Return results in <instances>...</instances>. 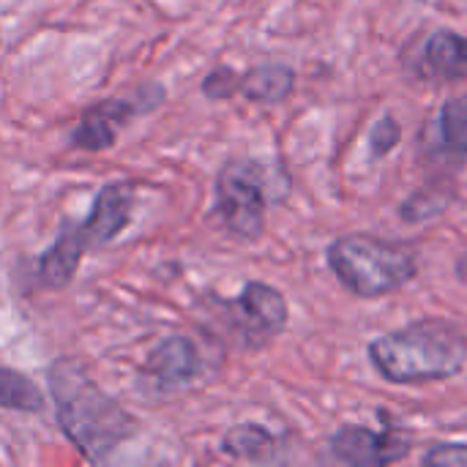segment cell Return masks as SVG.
I'll list each match as a JSON object with an SVG mask.
<instances>
[{
  "label": "cell",
  "mask_w": 467,
  "mask_h": 467,
  "mask_svg": "<svg viewBox=\"0 0 467 467\" xmlns=\"http://www.w3.org/2000/svg\"><path fill=\"white\" fill-rule=\"evenodd\" d=\"M49 400L60 432L93 465L107 462L134 435V419L115 402L77 358H57L47 372Z\"/></svg>",
  "instance_id": "cell-1"
},
{
  "label": "cell",
  "mask_w": 467,
  "mask_h": 467,
  "mask_svg": "<svg viewBox=\"0 0 467 467\" xmlns=\"http://www.w3.org/2000/svg\"><path fill=\"white\" fill-rule=\"evenodd\" d=\"M369 358L389 383H435L465 369L467 339L449 320H416L378 337Z\"/></svg>",
  "instance_id": "cell-2"
},
{
  "label": "cell",
  "mask_w": 467,
  "mask_h": 467,
  "mask_svg": "<svg viewBox=\"0 0 467 467\" xmlns=\"http://www.w3.org/2000/svg\"><path fill=\"white\" fill-rule=\"evenodd\" d=\"M328 265L337 279L361 298H380L402 290L416 276V254L408 246L353 233L328 246Z\"/></svg>",
  "instance_id": "cell-3"
},
{
  "label": "cell",
  "mask_w": 467,
  "mask_h": 467,
  "mask_svg": "<svg viewBox=\"0 0 467 467\" xmlns=\"http://www.w3.org/2000/svg\"><path fill=\"white\" fill-rule=\"evenodd\" d=\"M271 175L257 161H227L216 178L213 213L219 227L235 241H257L265 230Z\"/></svg>",
  "instance_id": "cell-4"
},
{
  "label": "cell",
  "mask_w": 467,
  "mask_h": 467,
  "mask_svg": "<svg viewBox=\"0 0 467 467\" xmlns=\"http://www.w3.org/2000/svg\"><path fill=\"white\" fill-rule=\"evenodd\" d=\"M164 99H167V90L161 82H142L131 93L101 99L79 115L77 126L68 134V145L77 150H88V153L107 150L118 142V134L134 118L159 109Z\"/></svg>",
  "instance_id": "cell-5"
},
{
  "label": "cell",
  "mask_w": 467,
  "mask_h": 467,
  "mask_svg": "<svg viewBox=\"0 0 467 467\" xmlns=\"http://www.w3.org/2000/svg\"><path fill=\"white\" fill-rule=\"evenodd\" d=\"M219 309L224 312L227 323L252 345L274 339L287 328V301L265 282H249L238 298L219 301Z\"/></svg>",
  "instance_id": "cell-6"
},
{
  "label": "cell",
  "mask_w": 467,
  "mask_h": 467,
  "mask_svg": "<svg viewBox=\"0 0 467 467\" xmlns=\"http://www.w3.org/2000/svg\"><path fill=\"white\" fill-rule=\"evenodd\" d=\"M202 372V358L189 337H167L153 348L142 367V383L150 394H175L194 383Z\"/></svg>",
  "instance_id": "cell-7"
},
{
  "label": "cell",
  "mask_w": 467,
  "mask_h": 467,
  "mask_svg": "<svg viewBox=\"0 0 467 467\" xmlns=\"http://www.w3.org/2000/svg\"><path fill=\"white\" fill-rule=\"evenodd\" d=\"M131 211H134V186L129 181L101 186V192L93 197L88 216L79 224H74L88 252L112 244L129 227Z\"/></svg>",
  "instance_id": "cell-8"
},
{
  "label": "cell",
  "mask_w": 467,
  "mask_h": 467,
  "mask_svg": "<svg viewBox=\"0 0 467 467\" xmlns=\"http://www.w3.org/2000/svg\"><path fill=\"white\" fill-rule=\"evenodd\" d=\"M410 451L408 441L394 432H372L364 427H342L331 438V454L345 465H391Z\"/></svg>",
  "instance_id": "cell-9"
},
{
  "label": "cell",
  "mask_w": 467,
  "mask_h": 467,
  "mask_svg": "<svg viewBox=\"0 0 467 467\" xmlns=\"http://www.w3.org/2000/svg\"><path fill=\"white\" fill-rule=\"evenodd\" d=\"M88 246L82 244L77 227L68 222L60 235L52 241V246L38 257V265H36V276H38V285L47 287V290H63L71 285L82 257H85Z\"/></svg>",
  "instance_id": "cell-10"
},
{
  "label": "cell",
  "mask_w": 467,
  "mask_h": 467,
  "mask_svg": "<svg viewBox=\"0 0 467 467\" xmlns=\"http://www.w3.org/2000/svg\"><path fill=\"white\" fill-rule=\"evenodd\" d=\"M421 74L438 82L462 79L467 74V36L454 30L432 33L421 52Z\"/></svg>",
  "instance_id": "cell-11"
},
{
  "label": "cell",
  "mask_w": 467,
  "mask_h": 467,
  "mask_svg": "<svg viewBox=\"0 0 467 467\" xmlns=\"http://www.w3.org/2000/svg\"><path fill=\"white\" fill-rule=\"evenodd\" d=\"M296 85V71L285 63H263L249 68L246 74H241L238 82V93H244L252 101H263V104H274L290 96Z\"/></svg>",
  "instance_id": "cell-12"
},
{
  "label": "cell",
  "mask_w": 467,
  "mask_h": 467,
  "mask_svg": "<svg viewBox=\"0 0 467 467\" xmlns=\"http://www.w3.org/2000/svg\"><path fill=\"white\" fill-rule=\"evenodd\" d=\"M0 410H16V413H41L44 410V394L27 375L0 367Z\"/></svg>",
  "instance_id": "cell-13"
},
{
  "label": "cell",
  "mask_w": 467,
  "mask_h": 467,
  "mask_svg": "<svg viewBox=\"0 0 467 467\" xmlns=\"http://www.w3.org/2000/svg\"><path fill=\"white\" fill-rule=\"evenodd\" d=\"M274 449H276L274 435L257 424H238L222 441V451L233 460H263Z\"/></svg>",
  "instance_id": "cell-14"
},
{
  "label": "cell",
  "mask_w": 467,
  "mask_h": 467,
  "mask_svg": "<svg viewBox=\"0 0 467 467\" xmlns=\"http://www.w3.org/2000/svg\"><path fill=\"white\" fill-rule=\"evenodd\" d=\"M441 142L454 159L467 156V96H454L441 107L438 115Z\"/></svg>",
  "instance_id": "cell-15"
},
{
  "label": "cell",
  "mask_w": 467,
  "mask_h": 467,
  "mask_svg": "<svg viewBox=\"0 0 467 467\" xmlns=\"http://www.w3.org/2000/svg\"><path fill=\"white\" fill-rule=\"evenodd\" d=\"M400 137H402V129H400V123H397L391 115L380 118V120L372 126V131H369V153H372V159L389 156V153L397 148Z\"/></svg>",
  "instance_id": "cell-16"
},
{
  "label": "cell",
  "mask_w": 467,
  "mask_h": 467,
  "mask_svg": "<svg viewBox=\"0 0 467 467\" xmlns=\"http://www.w3.org/2000/svg\"><path fill=\"white\" fill-rule=\"evenodd\" d=\"M238 82H241V74L222 66V68H213L205 79H202V93L208 99H230L233 93H238Z\"/></svg>",
  "instance_id": "cell-17"
},
{
  "label": "cell",
  "mask_w": 467,
  "mask_h": 467,
  "mask_svg": "<svg viewBox=\"0 0 467 467\" xmlns=\"http://www.w3.org/2000/svg\"><path fill=\"white\" fill-rule=\"evenodd\" d=\"M427 465H438V467H457L467 465V446L462 443H451V446H435L427 457H424Z\"/></svg>",
  "instance_id": "cell-18"
},
{
  "label": "cell",
  "mask_w": 467,
  "mask_h": 467,
  "mask_svg": "<svg viewBox=\"0 0 467 467\" xmlns=\"http://www.w3.org/2000/svg\"><path fill=\"white\" fill-rule=\"evenodd\" d=\"M457 274H460V279L467 285V254L460 260V265H457Z\"/></svg>",
  "instance_id": "cell-19"
}]
</instances>
